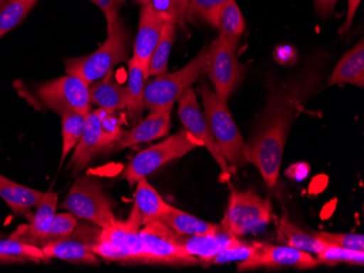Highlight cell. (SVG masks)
<instances>
[{
  "label": "cell",
  "instance_id": "43",
  "mask_svg": "<svg viewBox=\"0 0 364 273\" xmlns=\"http://www.w3.org/2000/svg\"><path fill=\"white\" fill-rule=\"evenodd\" d=\"M6 4H7V0H0V11L4 9V7H5Z\"/></svg>",
  "mask_w": 364,
  "mask_h": 273
},
{
  "label": "cell",
  "instance_id": "12",
  "mask_svg": "<svg viewBox=\"0 0 364 273\" xmlns=\"http://www.w3.org/2000/svg\"><path fill=\"white\" fill-rule=\"evenodd\" d=\"M139 235L146 246L153 264L194 266L198 258L188 254L177 242V233L161 221H152L140 229Z\"/></svg>",
  "mask_w": 364,
  "mask_h": 273
},
{
  "label": "cell",
  "instance_id": "34",
  "mask_svg": "<svg viewBox=\"0 0 364 273\" xmlns=\"http://www.w3.org/2000/svg\"><path fill=\"white\" fill-rule=\"evenodd\" d=\"M265 243H241L235 247L227 248L213 257L208 264H224L229 262H243L251 260L261 252Z\"/></svg>",
  "mask_w": 364,
  "mask_h": 273
},
{
  "label": "cell",
  "instance_id": "13",
  "mask_svg": "<svg viewBox=\"0 0 364 273\" xmlns=\"http://www.w3.org/2000/svg\"><path fill=\"white\" fill-rule=\"evenodd\" d=\"M320 264L310 252L288 245L265 244L261 252L247 262H239V272L257 269L294 268L299 270L316 268Z\"/></svg>",
  "mask_w": 364,
  "mask_h": 273
},
{
  "label": "cell",
  "instance_id": "36",
  "mask_svg": "<svg viewBox=\"0 0 364 273\" xmlns=\"http://www.w3.org/2000/svg\"><path fill=\"white\" fill-rule=\"evenodd\" d=\"M313 234L329 245L364 252V236L362 234L329 233V232H316Z\"/></svg>",
  "mask_w": 364,
  "mask_h": 273
},
{
  "label": "cell",
  "instance_id": "37",
  "mask_svg": "<svg viewBox=\"0 0 364 273\" xmlns=\"http://www.w3.org/2000/svg\"><path fill=\"white\" fill-rule=\"evenodd\" d=\"M145 5L149 6L155 13L165 22L177 26V14H176L175 6L173 0H147Z\"/></svg>",
  "mask_w": 364,
  "mask_h": 273
},
{
  "label": "cell",
  "instance_id": "2",
  "mask_svg": "<svg viewBox=\"0 0 364 273\" xmlns=\"http://www.w3.org/2000/svg\"><path fill=\"white\" fill-rule=\"evenodd\" d=\"M128 56V33L120 18L107 24V38L102 46L87 56L65 60L67 74L83 79L87 85L101 81L112 73L118 63Z\"/></svg>",
  "mask_w": 364,
  "mask_h": 273
},
{
  "label": "cell",
  "instance_id": "46",
  "mask_svg": "<svg viewBox=\"0 0 364 273\" xmlns=\"http://www.w3.org/2000/svg\"><path fill=\"white\" fill-rule=\"evenodd\" d=\"M90 1H91V0H90Z\"/></svg>",
  "mask_w": 364,
  "mask_h": 273
},
{
  "label": "cell",
  "instance_id": "44",
  "mask_svg": "<svg viewBox=\"0 0 364 273\" xmlns=\"http://www.w3.org/2000/svg\"><path fill=\"white\" fill-rule=\"evenodd\" d=\"M134 1H136V3L141 4V5H145V4L147 3V0H134Z\"/></svg>",
  "mask_w": 364,
  "mask_h": 273
},
{
  "label": "cell",
  "instance_id": "30",
  "mask_svg": "<svg viewBox=\"0 0 364 273\" xmlns=\"http://www.w3.org/2000/svg\"><path fill=\"white\" fill-rule=\"evenodd\" d=\"M38 1V0H7L5 7L0 11V38L21 23Z\"/></svg>",
  "mask_w": 364,
  "mask_h": 273
},
{
  "label": "cell",
  "instance_id": "26",
  "mask_svg": "<svg viewBox=\"0 0 364 273\" xmlns=\"http://www.w3.org/2000/svg\"><path fill=\"white\" fill-rule=\"evenodd\" d=\"M278 240L285 245L298 248L310 254L318 255L327 246V243L316 238L314 234H309L296 227L290 221L287 216L280 218L277 228Z\"/></svg>",
  "mask_w": 364,
  "mask_h": 273
},
{
  "label": "cell",
  "instance_id": "5",
  "mask_svg": "<svg viewBox=\"0 0 364 273\" xmlns=\"http://www.w3.org/2000/svg\"><path fill=\"white\" fill-rule=\"evenodd\" d=\"M198 147H203V143L194 138L186 128H181L171 138L139 152L127 165L122 178L130 186H134L139 181L147 178L164 165L181 158Z\"/></svg>",
  "mask_w": 364,
  "mask_h": 273
},
{
  "label": "cell",
  "instance_id": "39",
  "mask_svg": "<svg viewBox=\"0 0 364 273\" xmlns=\"http://www.w3.org/2000/svg\"><path fill=\"white\" fill-rule=\"evenodd\" d=\"M348 1V9H347V17H346L345 23L341 26L339 30V33L346 34L348 33L350 30L351 26H353V19H355V12L359 8L361 0H347Z\"/></svg>",
  "mask_w": 364,
  "mask_h": 273
},
{
  "label": "cell",
  "instance_id": "18",
  "mask_svg": "<svg viewBox=\"0 0 364 273\" xmlns=\"http://www.w3.org/2000/svg\"><path fill=\"white\" fill-rule=\"evenodd\" d=\"M171 109L161 111L150 112L145 119L141 120L128 131L122 130L119 138L112 148L124 150L131 146L139 145L142 143L151 142L157 138H164L171 131Z\"/></svg>",
  "mask_w": 364,
  "mask_h": 273
},
{
  "label": "cell",
  "instance_id": "19",
  "mask_svg": "<svg viewBox=\"0 0 364 273\" xmlns=\"http://www.w3.org/2000/svg\"><path fill=\"white\" fill-rule=\"evenodd\" d=\"M177 242L188 254L198 258V262L208 264L213 257L227 248L240 245L242 242L236 236L220 229L218 232L202 235L177 234Z\"/></svg>",
  "mask_w": 364,
  "mask_h": 273
},
{
  "label": "cell",
  "instance_id": "1",
  "mask_svg": "<svg viewBox=\"0 0 364 273\" xmlns=\"http://www.w3.org/2000/svg\"><path fill=\"white\" fill-rule=\"evenodd\" d=\"M324 67L323 56H313L296 74L269 87L253 138L245 145L247 162L257 167L269 187L277 183L290 128L320 89Z\"/></svg>",
  "mask_w": 364,
  "mask_h": 273
},
{
  "label": "cell",
  "instance_id": "15",
  "mask_svg": "<svg viewBox=\"0 0 364 273\" xmlns=\"http://www.w3.org/2000/svg\"><path fill=\"white\" fill-rule=\"evenodd\" d=\"M107 111L101 108L90 112L85 121V128L75 152L71 157L69 167L73 172L77 173L85 170L90 162L95 158L96 155L107 150L105 140H104L102 123Z\"/></svg>",
  "mask_w": 364,
  "mask_h": 273
},
{
  "label": "cell",
  "instance_id": "40",
  "mask_svg": "<svg viewBox=\"0 0 364 273\" xmlns=\"http://www.w3.org/2000/svg\"><path fill=\"white\" fill-rule=\"evenodd\" d=\"M175 6L176 14H177V26L185 28L187 20V9L190 0H173Z\"/></svg>",
  "mask_w": 364,
  "mask_h": 273
},
{
  "label": "cell",
  "instance_id": "22",
  "mask_svg": "<svg viewBox=\"0 0 364 273\" xmlns=\"http://www.w3.org/2000/svg\"><path fill=\"white\" fill-rule=\"evenodd\" d=\"M44 191L24 186L0 174V199L16 216H26L44 196Z\"/></svg>",
  "mask_w": 364,
  "mask_h": 273
},
{
  "label": "cell",
  "instance_id": "17",
  "mask_svg": "<svg viewBox=\"0 0 364 273\" xmlns=\"http://www.w3.org/2000/svg\"><path fill=\"white\" fill-rule=\"evenodd\" d=\"M165 21L147 5H143L140 13L138 34L134 43V58L142 69L145 79H150L149 67L151 57L161 38Z\"/></svg>",
  "mask_w": 364,
  "mask_h": 273
},
{
  "label": "cell",
  "instance_id": "16",
  "mask_svg": "<svg viewBox=\"0 0 364 273\" xmlns=\"http://www.w3.org/2000/svg\"><path fill=\"white\" fill-rule=\"evenodd\" d=\"M58 195L54 191H47L36 206V213L28 219V224L16 228L10 238L42 248L48 233L49 227L56 215Z\"/></svg>",
  "mask_w": 364,
  "mask_h": 273
},
{
  "label": "cell",
  "instance_id": "21",
  "mask_svg": "<svg viewBox=\"0 0 364 273\" xmlns=\"http://www.w3.org/2000/svg\"><path fill=\"white\" fill-rule=\"evenodd\" d=\"M336 84H353L364 87V40L363 38L343 55L329 77L327 87Z\"/></svg>",
  "mask_w": 364,
  "mask_h": 273
},
{
  "label": "cell",
  "instance_id": "23",
  "mask_svg": "<svg viewBox=\"0 0 364 273\" xmlns=\"http://www.w3.org/2000/svg\"><path fill=\"white\" fill-rule=\"evenodd\" d=\"M112 74L90 85V99L92 104L105 111H122L127 108L126 87L112 81Z\"/></svg>",
  "mask_w": 364,
  "mask_h": 273
},
{
  "label": "cell",
  "instance_id": "3",
  "mask_svg": "<svg viewBox=\"0 0 364 273\" xmlns=\"http://www.w3.org/2000/svg\"><path fill=\"white\" fill-rule=\"evenodd\" d=\"M202 101L204 118L223 157L231 166L242 167L247 162L245 159L247 143L232 119L227 99H222L208 83L203 82Z\"/></svg>",
  "mask_w": 364,
  "mask_h": 273
},
{
  "label": "cell",
  "instance_id": "41",
  "mask_svg": "<svg viewBox=\"0 0 364 273\" xmlns=\"http://www.w3.org/2000/svg\"><path fill=\"white\" fill-rule=\"evenodd\" d=\"M337 1L338 0H314V6H316V9L318 10L321 16L327 17L334 11Z\"/></svg>",
  "mask_w": 364,
  "mask_h": 273
},
{
  "label": "cell",
  "instance_id": "10",
  "mask_svg": "<svg viewBox=\"0 0 364 273\" xmlns=\"http://www.w3.org/2000/svg\"><path fill=\"white\" fill-rule=\"evenodd\" d=\"M102 228L96 224L82 222L68 235L52 243L43 246L45 257L65 260V262H81V264H98L95 247L101 238Z\"/></svg>",
  "mask_w": 364,
  "mask_h": 273
},
{
  "label": "cell",
  "instance_id": "31",
  "mask_svg": "<svg viewBox=\"0 0 364 273\" xmlns=\"http://www.w3.org/2000/svg\"><path fill=\"white\" fill-rule=\"evenodd\" d=\"M0 254L14 257L22 262H49L45 257L42 248L32 244L26 243L16 238H0Z\"/></svg>",
  "mask_w": 364,
  "mask_h": 273
},
{
  "label": "cell",
  "instance_id": "11",
  "mask_svg": "<svg viewBox=\"0 0 364 273\" xmlns=\"http://www.w3.org/2000/svg\"><path fill=\"white\" fill-rule=\"evenodd\" d=\"M236 50L225 40L218 36L208 48V72L215 93L228 101L245 74V68L237 58Z\"/></svg>",
  "mask_w": 364,
  "mask_h": 273
},
{
  "label": "cell",
  "instance_id": "14",
  "mask_svg": "<svg viewBox=\"0 0 364 273\" xmlns=\"http://www.w3.org/2000/svg\"><path fill=\"white\" fill-rule=\"evenodd\" d=\"M178 113L186 130L203 143L204 147L210 152L223 172H228V164L213 138L203 112L201 111L200 104L196 99V91L192 87L188 89L178 99Z\"/></svg>",
  "mask_w": 364,
  "mask_h": 273
},
{
  "label": "cell",
  "instance_id": "27",
  "mask_svg": "<svg viewBox=\"0 0 364 273\" xmlns=\"http://www.w3.org/2000/svg\"><path fill=\"white\" fill-rule=\"evenodd\" d=\"M218 28H220V35L224 36L225 40L236 50L245 28V19L236 0H228L223 7L218 17Z\"/></svg>",
  "mask_w": 364,
  "mask_h": 273
},
{
  "label": "cell",
  "instance_id": "29",
  "mask_svg": "<svg viewBox=\"0 0 364 273\" xmlns=\"http://www.w3.org/2000/svg\"><path fill=\"white\" fill-rule=\"evenodd\" d=\"M87 115L77 111L65 112L61 115V124H63V148H61V162L63 164L70 152L75 150L85 131V121Z\"/></svg>",
  "mask_w": 364,
  "mask_h": 273
},
{
  "label": "cell",
  "instance_id": "45",
  "mask_svg": "<svg viewBox=\"0 0 364 273\" xmlns=\"http://www.w3.org/2000/svg\"><path fill=\"white\" fill-rule=\"evenodd\" d=\"M0 236H1V234H0Z\"/></svg>",
  "mask_w": 364,
  "mask_h": 273
},
{
  "label": "cell",
  "instance_id": "4",
  "mask_svg": "<svg viewBox=\"0 0 364 273\" xmlns=\"http://www.w3.org/2000/svg\"><path fill=\"white\" fill-rule=\"evenodd\" d=\"M208 48L204 47L187 66L173 73H164L147 79L144 84L143 105L150 112L173 109L182 94L192 87L204 71L208 70Z\"/></svg>",
  "mask_w": 364,
  "mask_h": 273
},
{
  "label": "cell",
  "instance_id": "33",
  "mask_svg": "<svg viewBox=\"0 0 364 273\" xmlns=\"http://www.w3.org/2000/svg\"><path fill=\"white\" fill-rule=\"evenodd\" d=\"M318 262L326 264H349L363 266V250H347V248L338 247V246L329 245L318 252Z\"/></svg>",
  "mask_w": 364,
  "mask_h": 273
},
{
  "label": "cell",
  "instance_id": "9",
  "mask_svg": "<svg viewBox=\"0 0 364 273\" xmlns=\"http://www.w3.org/2000/svg\"><path fill=\"white\" fill-rule=\"evenodd\" d=\"M36 94L44 107L60 116L68 111L89 115L93 105L90 99L89 85L75 75L67 74L43 83L36 89Z\"/></svg>",
  "mask_w": 364,
  "mask_h": 273
},
{
  "label": "cell",
  "instance_id": "8",
  "mask_svg": "<svg viewBox=\"0 0 364 273\" xmlns=\"http://www.w3.org/2000/svg\"><path fill=\"white\" fill-rule=\"evenodd\" d=\"M139 231L140 228L129 218L124 221L116 220L107 227L102 228L95 254L108 262L153 264Z\"/></svg>",
  "mask_w": 364,
  "mask_h": 273
},
{
  "label": "cell",
  "instance_id": "42",
  "mask_svg": "<svg viewBox=\"0 0 364 273\" xmlns=\"http://www.w3.org/2000/svg\"><path fill=\"white\" fill-rule=\"evenodd\" d=\"M19 262H23L21 260H18V258H14V257L0 254V264H19Z\"/></svg>",
  "mask_w": 364,
  "mask_h": 273
},
{
  "label": "cell",
  "instance_id": "25",
  "mask_svg": "<svg viewBox=\"0 0 364 273\" xmlns=\"http://www.w3.org/2000/svg\"><path fill=\"white\" fill-rule=\"evenodd\" d=\"M144 74L142 69L139 66L136 59L132 57L128 61V84L127 91V112L129 120L132 126H136L142 120L144 105H143V95H144Z\"/></svg>",
  "mask_w": 364,
  "mask_h": 273
},
{
  "label": "cell",
  "instance_id": "28",
  "mask_svg": "<svg viewBox=\"0 0 364 273\" xmlns=\"http://www.w3.org/2000/svg\"><path fill=\"white\" fill-rule=\"evenodd\" d=\"M175 38L176 24L165 22L161 28V38L151 57L150 67H149L150 77L167 73L169 56H171Z\"/></svg>",
  "mask_w": 364,
  "mask_h": 273
},
{
  "label": "cell",
  "instance_id": "32",
  "mask_svg": "<svg viewBox=\"0 0 364 273\" xmlns=\"http://www.w3.org/2000/svg\"><path fill=\"white\" fill-rule=\"evenodd\" d=\"M228 0H190L187 19H198L218 28V17Z\"/></svg>",
  "mask_w": 364,
  "mask_h": 273
},
{
  "label": "cell",
  "instance_id": "24",
  "mask_svg": "<svg viewBox=\"0 0 364 273\" xmlns=\"http://www.w3.org/2000/svg\"><path fill=\"white\" fill-rule=\"evenodd\" d=\"M166 224L173 231L182 235H202L220 231V224L210 223L190 213L180 211L178 208L169 206L168 211L159 220Z\"/></svg>",
  "mask_w": 364,
  "mask_h": 273
},
{
  "label": "cell",
  "instance_id": "6",
  "mask_svg": "<svg viewBox=\"0 0 364 273\" xmlns=\"http://www.w3.org/2000/svg\"><path fill=\"white\" fill-rule=\"evenodd\" d=\"M271 201L252 191H232L220 228L236 238L259 234L273 220Z\"/></svg>",
  "mask_w": 364,
  "mask_h": 273
},
{
  "label": "cell",
  "instance_id": "35",
  "mask_svg": "<svg viewBox=\"0 0 364 273\" xmlns=\"http://www.w3.org/2000/svg\"><path fill=\"white\" fill-rule=\"evenodd\" d=\"M77 225V217L73 213H56L50 227H49L44 246L68 235L75 229Z\"/></svg>",
  "mask_w": 364,
  "mask_h": 273
},
{
  "label": "cell",
  "instance_id": "20",
  "mask_svg": "<svg viewBox=\"0 0 364 273\" xmlns=\"http://www.w3.org/2000/svg\"><path fill=\"white\" fill-rule=\"evenodd\" d=\"M169 206L156 189L147 182L146 178L142 179L136 183L134 208L129 219L141 229L145 224L159 221L161 216L168 211Z\"/></svg>",
  "mask_w": 364,
  "mask_h": 273
},
{
  "label": "cell",
  "instance_id": "7",
  "mask_svg": "<svg viewBox=\"0 0 364 273\" xmlns=\"http://www.w3.org/2000/svg\"><path fill=\"white\" fill-rule=\"evenodd\" d=\"M60 207L101 228L117 220L114 215V201L106 194L102 183L91 177L77 178Z\"/></svg>",
  "mask_w": 364,
  "mask_h": 273
},
{
  "label": "cell",
  "instance_id": "38",
  "mask_svg": "<svg viewBox=\"0 0 364 273\" xmlns=\"http://www.w3.org/2000/svg\"><path fill=\"white\" fill-rule=\"evenodd\" d=\"M105 14L107 24L112 23L119 18L118 11L126 5V0H91Z\"/></svg>",
  "mask_w": 364,
  "mask_h": 273
}]
</instances>
